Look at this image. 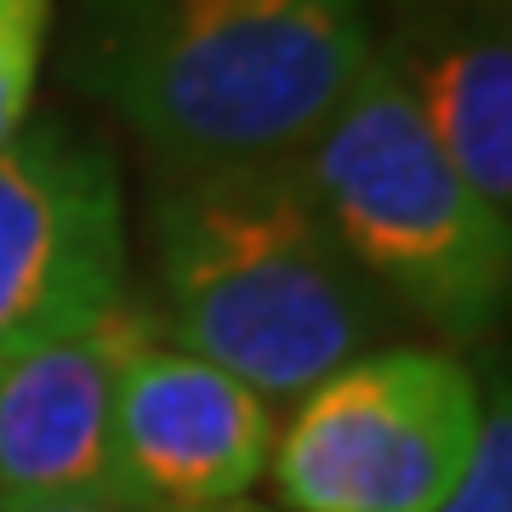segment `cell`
<instances>
[{
	"mask_svg": "<svg viewBox=\"0 0 512 512\" xmlns=\"http://www.w3.org/2000/svg\"><path fill=\"white\" fill-rule=\"evenodd\" d=\"M370 57V0H80L63 69L160 171H217L296 160Z\"/></svg>",
	"mask_w": 512,
	"mask_h": 512,
	"instance_id": "1",
	"label": "cell"
},
{
	"mask_svg": "<svg viewBox=\"0 0 512 512\" xmlns=\"http://www.w3.org/2000/svg\"><path fill=\"white\" fill-rule=\"evenodd\" d=\"M484 421L478 376L444 348H370L296 399L268 473L291 512H433Z\"/></svg>",
	"mask_w": 512,
	"mask_h": 512,
	"instance_id": "4",
	"label": "cell"
},
{
	"mask_svg": "<svg viewBox=\"0 0 512 512\" xmlns=\"http://www.w3.org/2000/svg\"><path fill=\"white\" fill-rule=\"evenodd\" d=\"M274 404L177 348L137 302L114 365V444L137 507L228 512L274 461Z\"/></svg>",
	"mask_w": 512,
	"mask_h": 512,
	"instance_id": "6",
	"label": "cell"
},
{
	"mask_svg": "<svg viewBox=\"0 0 512 512\" xmlns=\"http://www.w3.org/2000/svg\"><path fill=\"white\" fill-rule=\"evenodd\" d=\"M148 256L160 336L268 404H296L387 330L382 291L336 245L291 160L160 171Z\"/></svg>",
	"mask_w": 512,
	"mask_h": 512,
	"instance_id": "2",
	"label": "cell"
},
{
	"mask_svg": "<svg viewBox=\"0 0 512 512\" xmlns=\"http://www.w3.org/2000/svg\"><path fill=\"white\" fill-rule=\"evenodd\" d=\"M57 0H0V143L29 120Z\"/></svg>",
	"mask_w": 512,
	"mask_h": 512,
	"instance_id": "9",
	"label": "cell"
},
{
	"mask_svg": "<svg viewBox=\"0 0 512 512\" xmlns=\"http://www.w3.org/2000/svg\"><path fill=\"white\" fill-rule=\"evenodd\" d=\"M410 80L421 120L473 188V200L512 228V40L507 18L444 6L410 46H387Z\"/></svg>",
	"mask_w": 512,
	"mask_h": 512,
	"instance_id": "8",
	"label": "cell"
},
{
	"mask_svg": "<svg viewBox=\"0 0 512 512\" xmlns=\"http://www.w3.org/2000/svg\"><path fill=\"white\" fill-rule=\"evenodd\" d=\"M126 302V194L109 148L63 120L0 143V365Z\"/></svg>",
	"mask_w": 512,
	"mask_h": 512,
	"instance_id": "5",
	"label": "cell"
},
{
	"mask_svg": "<svg viewBox=\"0 0 512 512\" xmlns=\"http://www.w3.org/2000/svg\"><path fill=\"white\" fill-rule=\"evenodd\" d=\"M296 177L387 308L444 342H478L507 308L512 228L473 200L387 46L296 148Z\"/></svg>",
	"mask_w": 512,
	"mask_h": 512,
	"instance_id": "3",
	"label": "cell"
},
{
	"mask_svg": "<svg viewBox=\"0 0 512 512\" xmlns=\"http://www.w3.org/2000/svg\"><path fill=\"white\" fill-rule=\"evenodd\" d=\"M439 6H461V12H490V18H507V0H439Z\"/></svg>",
	"mask_w": 512,
	"mask_h": 512,
	"instance_id": "11",
	"label": "cell"
},
{
	"mask_svg": "<svg viewBox=\"0 0 512 512\" xmlns=\"http://www.w3.org/2000/svg\"><path fill=\"white\" fill-rule=\"evenodd\" d=\"M35 512H154V507H35Z\"/></svg>",
	"mask_w": 512,
	"mask_h": 512,
	"instance_id": "12",
	"label": "cell"
},
{
	"mask_svg": "<svg viewBox=\"0 0 512 512\" xmlns=\"http://www.w3.org/2000/svg\"><path fill=\"white\" fill-rule=\"evenodd\" d=\"M137 302L0 365V512L137 507L114 444V365Z\"/></svg>",
	"mask_w": 512,
	"mask_h": 512,
	"instance_id": "7",
	"label": "cell"
},
{
	"mask_svg": "<svg viewBox=\"0 0 512 512\" xmlns=\"http://www.w3.org/2000/svg\"><path fill=\"white\" fill-rule=\"evenodd\" d=\"M433 512H512V410L507 387H495V399L484 404L478 439L467 450V467L456 473L450 495Z\"/></svg>",
	"mask_w": 512,
	"mask_h": 512,
	"instance_id": "10",
	"label": "cell"
}]
</instances>
